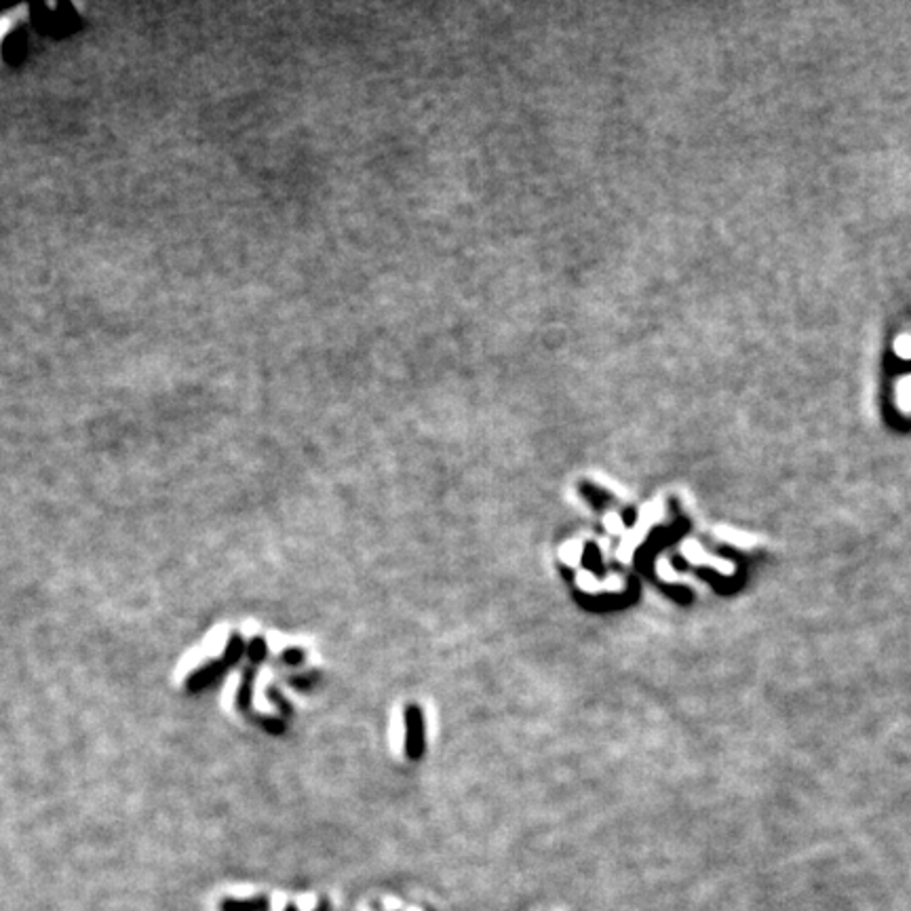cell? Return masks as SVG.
<instances>
[{
    "instance_id": "1",
    "label": "cell",
    "mask_w": 911,
    "mask_h": 911,
    "mask_svg": "<svg viewBox=\"0 0 911 911\" xmlns=\"http://www.w3.org/2000/svg\"><path fill=\"white\" fill-rule=\"evenodd\" d=\"M245 641L243 638L238 635V633H232L230 639H228L226 643V650H224V656L222 658H216V660H211V663H207V665H203L201 669H196L188 680H186V690L188 692H201V690H205V688H209V685H213V683H218L224 675H226L228 669H232L241 658H243V654H245Z\"/></svg>"
},
{
    "instance_id": "2",
    "label": "cell",
    "mask_w": 911,
    "mask_h": 911,
    "mask_svg": "<svg viewBox=\"0 0 911 911\" xmlns=\"http://www.w3.org/2000/svg\"><path fill=\"white\" fill-rule=\"evenodd\" d=\"M36 11H39V24L49 32L68 30L70 17H74V15H70V9L61 6V4H41Z\"/></svg>"
},
{
    "instance_id": "3",
    "label": "cell",
    "mask_w": 911,
    "mask_h": 911,
    "mask_svg": "<svg viewBox=\"0 0 911 911\" xmlns=\"http://www.w3.org/2000/svg\"><path fill=\"white\" fill-rule=\"evenodd\" d=\"M256 673H258V665H251V663H249V667L245 669V675H243L241 688H238V694H236V705H238V709H241V711H249V707H251V696H253Z\"/></svg>"
},
{
    "instance_id": "4",
    "label": "cell",
    "mask_w": 911,
    "mask_h": 911,
    "mask_svg": "<svg viewBox=\"0 0 911 911\" xmlns=\"http://www.w3.org/2000/svg\"><path fill=\"white\" fill-rule=\"evenodd\" d=\"M266 641L264 638H253L249 641V645H247V658H249V663L251 665H260L264 658H266Z\"/></svg>"
},
{
    "instance_id": "5",
    "label": "cell",
    "mask_w": 911,
    "mask_h": 911,
    "mask_svg": "<svg viewBox=\"0 0 911 911\" xmlns=\"http://www.w3.org/2000/svg\"><path fill=\"white\" fill-rule=\"evenodd\" d=\"M897 399H899L901 410L911 411V378H905V380H901V382H899Z\"/></svg>"
},
{
    "instance_id": "6",
    "label": "cell",
    "mask_w": 911,
    "mask_h": 911,
    "mask_svg": "<svg viewBox=\"0 0 911 911\" xmlns=\"http://www.w3.org/2000/svg\"><path fill=\"white\" fill-rule=\"evenodd\" d=\"M260 724H262V728L266 730V732H271V734H283L287 726H285V722L283 720H274V718H256Z\"/></svg>"
},
{
    "instance_id": "7",
    "label": "cell",
    "mask_w": 911,
    "mask_h": 911,
    "mask_svg": "<svg viewBox=\"0 0 911 911\" xmlns=\"http://www.w3.org/2000/svg\"><path fill=\"white\" fill-rule=\"evenodd\" d=\"M895 351L901 359H911V336H907V333L899 336L897 342H895Z\"/></svg>"
},
{
    "instance_id": "8",
    "label": "cell",
    "mask_w": 911,
    "mask_h": 911,
    "mask_svg": "<svg viewBox=\"0 0 911 911\" xmlns=\"http://www.w3.org/2000/svg\"><path fill=\"white\" fill-rule=\"evenodd\" d=\"M281 658H283V663L298 665V663H302V660H304V654H302L300 650H285V652L281 654Z\"/></svg>"
},
{
    "instance_id": "9",
    "label": "cell",
    "mask_w": 911,
    "mask_h": 911,
    "mask_svg": "<svg viewBox=\"0 0 911 911\" xmlns=\"http://www.w3.org/2000/svg\"><path fill=\"white\" fill-rule=\"evenodd\" d=\"M268 698H273V703L283 711V713H289V703H285V698L278 694V690L276 688H271L268 690Z\"/></svg>"
}]
</instances>
